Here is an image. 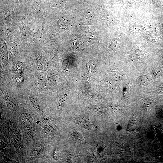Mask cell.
I'll list each match as a JSON object with an SVG mask.
<instances>
[{
	"instance_id": "obj_10",
	"label": "cell",
	"mask_w": 163,
	"mask_h": 163,
	"mask_svg": "<svg viewBox=\"0 0 163 163\" xmlns=\"http://www.w3.org/2000/svg\"><path fill=\"white\" fill-rule=\"evenodd\" d=\"M12 138L16 142H19L21 139V137L19 133L17 132H15L12 135Z\"/></svg>"
},
{
	"instance_id": "obj_8",
	"label": "cell",
	"mask_w": 163,
	"mask_h": 163,
	"mask_svg": "<svg viewBox=\"0 0 163 163\" xmlns=\"http://www.w3.org/2000/svg\"><path fill=\"white\" fill-rule=\"evenodd\" d=\"M72 136L77 140L79 141H82L84 139L82 135L80 133L75 131L72 133Z\"/></svg>"
},
{
	"instance_id": "obj_5",
	"label": "cell",
	"mask_w": 163,
	"mask_h": 163,
	"mask_svg": "<svg viewBox=\"0 0 163 163\" xmlns=\"http://www.w3.org/2000/svg\"><path fill=\"white\" fill-rule=\"evenodd\" d=\"M76 123L79 126L86 129H90L92 127L91 124L89 122L84 120H78L76 121Z\"/></svg>"
},
{
	"instance_id": "obj_4",
	"label": "cell",
	"mask_w": 163,
	"mask_h": 163,
	"mask_svg": "<svg viewBox=\"0 0 163 163\" xmlns=\"http://www.w3.org/2000/svg\"><path fill=\"white\" fill-rule=\"evenodd\" d=\"M37 79L40 83L43 86H46L47 84V80L45 74L43 72H39L37 74Z\"/></svg>"
},
{
	"instance_id": "obj_2",
	"label": "cell",
	"mask_w": 163,
	"mask_h": 163,
	"mask_svg": "<svg viewBox=\"0 0 163 163\" xmlns=\"http://www.w3.org/2000/svg\"><path fill=\"white\" fill-rule=\"evenodd\" d=\"M23 132L25 137L27 139H31L34 137L33 131L29 126H26L24 127Z\"/></svg>"
},
{
	"instance_id": "obj_7",
	"label": "cell",
	"mask_w": 163,
	"mask_h": 163,
	"mask_svg": "<svg viewBox=\"0 0 163 163\" xmlns=\"http://www.w3.org/2000/svg\"><path fill=\"white\" fill-rule=\"evenodd\" d=\"M144 103L145 107L149 109L152 108L154 104L153 101L150 99H147L144 101Z\"/></svg>"
},
{
	"instance_id": "obj_6",
	"label": "cell",
	"mask_w": 163,
	"mask_h": 163,
	"mask_svg": "<svg viewBox=\"0 0 163 163\" xmlns=\"http://www.w3.org/2000/svg\"><path fill=\"white\" fill-rule=\"evenodd\" d=\"M138 119L136 117H133L130 120L129 123V127L130 129H133L136 125Z\"/></svg>"
},
{
	"instance_id": "obj_1",
	"label": "cell",
	"mask_w": 163,
	"mask_h": 163,
	"mask_svg": "<svg viewBox=\"0 0 163 163\" xmlns=\"http://www.w3.org/2000/svg\"><path fill=\"white\" fill-rule=\"evenodd\" d=\"M30 102L33 107L37 111L40 112L43 110V105L38 100L35 98H31Z\"/></svg>"
},
{
	"instance_id": "obj_9",
	"label": "cell",
	"mask_w": 163,
	"mask_h": 163,
	"mask_svg": "<svg viewBox=\"0 0 163 163\" xmlns=\"http://www.w3.org/2000/svg\"><path fill=\"white\" fill-rule=\"evenodd\" d=\"M6 102L8 107L13 110H15L17 108L15 104L13 101L9 99L6 100Z\"/></svg>"
},
{
	"instance_id": "obj_3",
	"label": "cell",
	"mask_w": 163,
	"mask_h": 163,
	"mask_svg": "<svg viewBox=\"0 0 163 163\" xmlns=\"http://www.w3.org/2000/svg\"><path fill=\"white\" fill-rule=\"evenodd\" d=\"M21 121L23 124L30 123L33 121V119L31 116L27 113H23L21 116Z\"/></svg>"
},
{
	"instance_id": "obj_11",
	"label": "cell",
	"mask_w": 163,
	"mask_h": 163,
	"mask_svg": "<svg viewBox=\"0 0 163 163\" xmlns=\"http://www.w3.org/2000/svg\"><path fill=\"white\" fill-rule=\"evenodd\" d=\"M162 26V27H163V23H162V24H160Z\"/></svg>"
}]
</instances>
